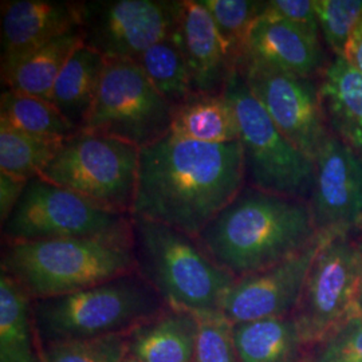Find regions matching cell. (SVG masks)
Returning <instances> with one entry per match:
<instances>
[{
    "label": "cell",
    "instance_id": "obj_36",
    "mask_svg": "<svg viewBox=\"0 0 362 362\" xmlns=\"http://www.w3.org/2000/svg\"><path fill=\"white\" fill-rule=\"evenodd\" d=\"M360 240H361V270H360V288H358V309L362 314V230L360 231Z\"/></svg>",
    "mask_w": 362,
    "mask_h": 362
},
{
    "label": "cell",
    "instance_id": "obj_3",
    "mask_svg": "<svg viewBox=\"0 0 362 362\" xmlns=\"http://www.w3.org/2000/svg\"><path fill=\"white\" fill-rule=\"evenodd\" d=\"M137 272L169 309L199 318L223 315L236 278L211 258L199 240L167 224L132 215Z\"/></svg>",
    "mask_w": 362,
    "mask_h": 362
},
{
    "label": "cell",
    "instance_id": "obj_10",
    "mask_svg": "<svg viewBox=\"0 0 362 362\" xmlns=\"http://www.w3.org/2000/svg\"><path fill=\"white\" fill-rule=\"evenodd\" d=\"M173 106L134 61L106 59L90 115L82 129L144 148L168 134Z\"/></svg>",
    "mask_w": 362,
    "mask_h": 362
},
{
    "label": "cell",
    "instance_id": "obj_8",
    "mask_svg": "<svg viewBox=\"0 0 362 362\" xmlns=\"http://www.w3.org/2000/svg\"><path fill=\"white\" fill-rule=\"evenodd\" d=\"M3 242L132 238V215L103 207L85 196L34 177L10 216L1 223Z\"/></svg>",
    "mask_w": 362,
    "mask_h": 362
},
{
    "label": "cell",
    "instance_id": "obj_26",
    "mask_svg": "<svg viewBox=\"0 0 362 362\" xmlns=\"http://www.w3.org/2000/svg\"><path fill=\"white\" fill-rule=\"evenodd\" d=\"M64 141L28 134L0 122V172L26 181L38 177Z\"/></svg>",
    "mask_w": 362,
    "mask_h": 362
},
{
    "label": "cell",
    "instance_id": "obj_6",
    "mask_svg": "<svg viewBox=\"0 0 362 362\" xmlns=\"http://www.w3.org/2000/svg\"><path fill=\"white\" fill-rule=\"evenodd\" d=\"M224 94L233 104L239 125L247 185L309 202L315 180V163L275 127L238 67L228 78Z\"/></svg>",
    "mask_w": 362,
    "mask_h": 362
},
{
    "label": "cell",
    "instance_id": "obj_25",
    "mask_svg": "<svg viewBox=\"0 0 362 362\" xmlns=\"http://www.w3.org/2000/svg\"><path fill=\"white\" fill-rule=\"evenodd\" d=\"M0 122L28 134L58 140L79 132L52 103L13 90L1 93Z\"/></svg>",
    "mask_w": 362,
    "mask_h": 362
},
{
    "label": "cell",
    "instance_id": "obj_29",
    "mask_svg": "<svg viewBox=\"0 0 362 362\" xmlns=\"http://www.w3.org/2000/svg\"><path fill=\"white\" fill-rule=\"evenodd\" d=\"M43 362H122L129 354L128 334L58 342L40 348Z\"/></svg>",
    "mask_w": 362,
    "mask_h": 362
},
{
    "label": "cell",
    "instance_id": "obj_34",
    "mask_svg": "<svg viewBox=\"0 0 362 362\" xmlns=\"http://www.w3.org/2000/svg\"><path fill=\"white\" fill-rule=\"evenodd\" d=\"M28 181L0 172V220L4 223L25 192Z\"/></svg>",
    "mask_w": 362,
    "mask_h": 362
},
{
    "label": "cell",
    "instance_id": "obj_23",
    "mask_svg": "<svg viewBox=\"0 0 362 362\" xmlns=\"http://www.w3.org/2000/svg\"><path fill=\"white\" fill-rule=\"evenodd\" d=\"M105 62L106 59L101 54L82 45L71 55L54 83L50 103L79 130L90 115Z\"/></svg>",
    "mask_w": 362,
    "mask_h": 362
},
{
    "label": "cell",
    "instance_id": "obj_9",
    "mask_svg": "<svg viewBox=\"0 0 362 362\" xmlns=\"http://www.w3.org/2000/svg\"><path fill=\"white\" fill-rule=\"evenodd\" d=\"M360 270V231L327 235L313 260L293 314L308 348L361 314L358 309Z\"/></svg>",
    "mask_w": 362,
    "mask_h": 362
},
{
    "label": "cell",
    "instance_id": "obj_31",
    "mask_svg": "<svg viewBox=\"0 0 362 362\" xmlns=\"http://www.w3.org/2000/svg\"><path fill=\"white\" fill-rule=\"evenodd\" d=\"M303 362H362V314L308 348Z\"/></svg>",
    "mask_w": 362,
    "mask_h": 362
},
{
    "label": "cell",
    "instance_id": "obj_13",
    "mask_svg": "<svg viewBox=\"0 0 362 362\" xmlns=\"http://www.w3.org/2000/svg\"><path fill=\"white\" fill-rule=\"evenodd\" d=\"M326 233L294 257L236 279L223 303V317L231 325L291 317L297 309L313 260Z\"/></svg>",
    "mask_w": 362,
    "mask_h": 362
},
{
    "label": "cell",
    "instance_id": "obj_15",
    "mask_svg": "<svg viewBox=\"0 0 362 362\" xmlns=\"http://www.w3.org/2000/svg\"><path fill=\"white\" fill-rule=\"evenodd\" d=\"M83 1L1 3V76L52 39L82 27Z\"/></svg>",
    "mask_w": 362,
    "mask_h": 362
},
{
    "label": "cell",
    "instance_id": "obj_12",
    "mask_svg": "<svg viewBox=\"0 0 362 362\" xmlns=\"http://www.w3.org/2000/svg\"><path fill=\"white\" fill-rule=\"evenodd\" d=\"M176 0L83 1L85 46L105 59L136 61L156 43L169 38Z\"/></svg>",
    "mask_w": 362,
    "mask_h": 362
},
{
    "label": "cell",
    "instance_id": "obj_33",
    "mask_svg": "<svg viewBox=\"0 0 362 362\" xmlns=\"http://www.w3.org/2000/svg\"><path fill=\"white\" fill-rule=\"evenodd\" d=\"M262 18L285 21L288 23L305 27L320 34V25L314 3L311 0H270L264 1Z\"/></svg>",
    "mask_w": 362,
    "mask_h": 362
},
{
    "label": "cell",
    "instance_id": "obj_19",
    "mask_svg": "<svg viewBox=\"0 0 362 362\" xmlns=\"http://www.w3.org/2000/svg\"><path fill=\"white\" fill-rule=\"evenodd\" d=\"M199 317L167 308L128 334L129 356L139 362H194Z\"/></svg>",
    "mask_w": 362,
    "mask_h": 362
},
{
    "label": "cell",
    "instance_id": "obj_37",
    "mask_svg": "<svg viewBox=\"0 0 362 362\" xmlns=\"http://www.w3.org/2000/svg\"><path fill=\"white\" fill-rule=\"evenodd\" d=\"M122 362H139V361H136V360H134V358H133V357H130L129 354H128V357H127V358H125V360H124V361Z\"/></svg>",
    "mask_w": 362,
    "mask_h": 362
},
{
    "label": "cell",
    "instance_id": "obj_11",
    "mask_svg": "<svg viewBox=\"0 0 362 362\" xmlns=\"http://www.w3.org/2000/svg\"><path fill=\"white\" fill-rule=\"evenodd\" d=\"M236 67L275 127L315 163L332 134L315 78L298 77L251 59H242Z\"/></svg>",
    "mask_w": 362,
    "mask_h": 362
},
{
    "label": "cell",
    "instance_id": "obj_16",
    "mask_svg": "<svg viewBox=\"0 0 362 362\" xmlns=\"http://www.w3.org/2000/svg\"><path fill=\"white\" fill-rule=\"evenodd\" d=\"M172 40L180 49L197 94H220L236 65L200 0H179Z\"/></svg>",
    "mask_w": 362,
    "mask_h": 362
},
{
    "label": "cell",
    "instance_id": "obj_18",
    "mask_svg": "<svg viewBox=\"0 0 362 362\" xmlns=\"http://www.w3.org/2000/svg\"><path fill=\"white\" fill-rule=\"evenodd\" d=\"M320 98L330 133L362 160V76L344 57L325 66Z\"/></svg>",
    "mask_w": 362,
    "mask_h": 362
},
{
    "label": "cell",
    "instance_id": "obj_30",
    "mask_svg": "<svg viewBox=\"0 0 362 362\" xmlns=\"http://www.w3.org/2000/svg\"><path fill=\"white\" fill-rule=\"evenodd\" d=\"M320 31L336 57H344L346 45L362 19V0H313Z\"/></svg>",
    "mask_w": 362,
    "mask_h": 362
},
{
    "label": "cell",
    "instance_id": "obj_4",
    "mask_svg": "<svg viewBox=\"0 0 362 362\" xmlns=\"http://www.w3.org/2000/svg\"><path fill=\"white\" fill-rule=\"evenodd\" d=\"M1 272L33 300L59 297L137 272L133 242L116 238L4 242Z\"/></svg>",
    "mask_w": 362,
    "mask_h": 362
},
{
    "label": "cell",
    "instance_id": "obj_5",
    "mask_svg": "<svg viewBox=\"0 0 362 362\" xmlns=\"http://www.w3.org/2000/svg\"><path fill=\"white\" fill-rule=\"evenodd\" d=\"M167 309L139 272L59 297L33 300L40 348L130 332Z\"/></svg>",
    "mask_w": 362,
    "mask_h": 362
},
{
    "label": "cell",
    "instance_id": "obj_24",
    "mask_svg": "<svg viewBox=\"0 0 362 362\" xmlns=\"http://www.w3.org/2000/svg\"><path fill=\"white\" fill-rule=\"evenodd\" d=\"M240 362H303L308 346L291 317L233 325Z\"/></svg>",
    "mask_w": 362,
    "mask_h": 362
},
{
    "label": "cell",
    "instance_id": "obj_22",
    "mask_svg": "<svg viewBox=\"0 0 362 362\" xmlns=\"http://www.w3.org/2000/svg\"><path fill=\"white\" fill-rule=\"evenodd\" d=\"M82 45H85L83 31L82 27H77L27 55L1 76V83L6 90L23 93L50 103L57 78Z\"/></svg>",
    "mask_w": 362,
    "mask_h": 362
},
{
    "label": "cell",
    "instance_id": "obj_7",
    "mask_svg": "<svg viewBox=\"0 0 362 362\" xmlns=\"http://www.w3.org/2000/svg\"><path fill=\"white\" fill-rule=\"evenodd\" d=\"M140 151L118 139L79 130L66 139L39 177L103 207L132 215Z\"/></svg>",
    "mask_w": 362,
    "mask_h": 362
},
{
    "label": "cell",
    "instance_id": "obj_14",
    "mask_svg": "<svg viewBox=\"0 0 362 362\" xmlns=\"http://www.w3.org/2000/svg\"><path fill=\"white\" fill-rule=\"evenodd\" d=\"M309 204L320 233L362 230V160L333 134L315 160Z\"/></svg>",
    "mask_w": 362,
    "mask_h": 362
},
{
    "label": "cell",
    "instance_id": "obj_1",
    "mask_svg": "<svg viewBox=\"0 0 362 362\" xmlns=\"http://www.w3.org/2000/svg\"><path fill=\"white\" fill-rule=\"evenodd\" d=\"M246 185L242 144L184 140L169 132L140 151L132 215L194 238Z\"/></svg>",
    "mask_w": 362,
    "mask_h": 362
},
{
    "label": "cell",
    "instance_id": "obj_2",
    "mask_svg": "<svg viewBox=\"0 0 362 362\" xmlns=\"http://www.w3.org/2000/svg\"><path fill=\"white\" fill-rule=\"evenodd\" d=\"M318 236L308 200L246 184L196 239L239 279L294 257Z\"/></svg>",
    "mask_w": 362,
    "mask_h": 362
},
{
    "label": "cell",
    "instance_id": "obj_27",
    "mask_svg": "<svg viewBox=\"0 0 362 362\" xmlns=\"http://www.w3.org/2000/svg\"><path fill=\"white\" fill-rule=\"evenodd\" d=\"M134 62L143 69L156 90L173 107L194 94L184 57L170 37L156 43Z\"/></svg>",
    "mask_w": 362,
    "mask_h": 362
},
{
    "label": "cell",
    "instance_id": "obj_17",
    "mask_svg": "<svg viewBox=\"0 0 362 362\" xmlns=\"http://www.w3.org/2000/svg\"><path fill=\"white\" fill-rule=\"evenodd\" d=\"M242 59L257 61L303 78L321 76L327 65L320 34L262 16L250 31Z\"/></svg>",
    "mask_w": 362,
    "mask_h": 362
},
{
    "label": "cell",
    "instance_id": "obj_32",
    "mask_svg": "<svg viewBox=\"0 0 362 362\" xmlns=\"http://www.w3.org/2000/svg\"><path fill=\"white\" fill-rule=\"evenodd\" d=\"M199 321L194 362H240L233 342V325L223 315Z\"/></svg>",
    "mask_w": 362,
    "mask_h": 362
},
{
    "label": "cell",
    "instance_id": "obj_21",
    "mask_svg": "<svg viewBox=\"0 0 362 362\" xmlns=\"http://www.w3.org/2000/svg\"><path fill=\"white\" fill-rule=\"evenodd\" d=\"M170 133L184 140L224 144L239 140V125L227 95L194 93L173 107Z\"/></svg>",
    "mask_w": 362,
    "mask_h": 362
},
{
    "label": "cell",
    "instance_id": "obj_20",
    "mask_svg": "<svg viewBox=\"0 0 362 362\" xmlns=\"http://www.w3.org/2000/svg\"><path fill=\"white\" fill-rule=\"evenodd\" d=\"M0 362H43L33 299L4 272L0 275Z\"/></svg>",
    "mask_w": 362,
    "mask_h": 362
},
{
    "label": "cell",
    "instance_id": "obj_28",
    "mask_svg": "<svg viewBox=\"0 0 362 362\" xmlns=\"http://www.w3.org/2000/svg\"><path fill=\"white\" fill-rule=\"evenodd\" d=\"M212 16L235 65H239L246 49L247 38L262 16L264 1L251 0H200Z\"/></svg>",
    "mask_w": 362,
    "mask_h": 362
},
{
    "label": "cell",
    "instance_id": "obj_35",
    "mask_svg": "<svg viewBox=\"0 0 362 362\" xmlns=\"http://www.w3.org/2000/svg\"><path fill=\"white\" fill-rule=\"evenodd\" d=\"M344 58L362 76V19L358 22V25L356 26L350 37Z\"/></svg>",
    "mask_w": 362,
    "mask_h": 362
}]
</instances>
